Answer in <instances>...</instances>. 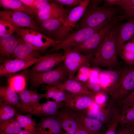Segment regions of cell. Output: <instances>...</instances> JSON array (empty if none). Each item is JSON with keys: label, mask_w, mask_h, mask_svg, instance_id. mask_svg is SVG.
<instances>
[{"label": "cell", "mask_w": 134, "mask_h": 134, "mask_svg": "<svg viewBox=\"0 0 134 134\" xmlns=\"http://www.w3.org/2000/svg\"><path fill=\"white\" fill-rule=\"evenodd\" d=\"M52 2L58 3L72 6L78 5L82 2V0H55Z\"/></svg>", "instance_id": "7bdbcfd3"}, {"label": "cell", "mask_w": 134, "mask_h": 134, "mask_svg": "<svg viewBox=\"0 0 134 134\" xmlns=\"http://www.w3.org/2000/svg\"><path fill=\"white\" fill-rule=\"evenodd\" d=\"M16 92L9 85L1 86L0 88V102L9 104L19 109L21 104L19 102L18 95Z\"/></svg>", "instance_id": "cb8c5ba5"}, {"label": "cell", "mask_w": 134, "mask_h": 134, "mask_svg": "<svg viewBox=\"0 0 134 134\" xmlns=\"http://www.w3.org/2000/svg\"><path fill=\"white\" fill-rule=\"evenodd\" d=\"M89 90L95 95L98 94H103L106 91L99 84L89 80L86 83Z\"/></svg>", "instance_id": "60d3db41"}, {"label": "cell", "mask_w": 134, "mask_h": 134, "mask_svg": "<svg viewBox=\"0 0 134 134\" xmlns=\"http://www.w3.org/2000/svg\"><path fill=\"white\" fill-rule=\"evenodd\" d=\"M43 98V94H39L37 93V91L32 90L31 105L40 103V100Z\"/></svg>", "instance_id": "ee69618b"}, {"label": "cell", "mask_w": 134, "mask_h": 134, "mask_svg": "<svg viewBox=\"0 0 134 134\" xmlns=\"http://www.w3.org/2000/svg\"><path fill=\"white\" fill-rule=\"evenodd\" d=\"M41 87L42 90H46L43 94V96L44 98H46L47 100L51 98L57 102L65 101L68 95L65 91L60 90L51 86L42 85Z\"/></svg>", "instance_id": "f1b7e54d"}, {"label": "cell", "mask_w": 134, "mask_h": 134, "mask_svg": "<svg viewBox=\"0 0 134 134\" xmlns=\"http://www.w3.org/2000/svg\"><path fill=\"white\" fill-rule=\"evenodd\" d=\"M51 1L47 0H35L33 5L30 8L33 15L36 16L38 12Z\"/></svg>", "instance_id": "ab89813d"}, {"label": "cell", "mask_w": 134, "mask_h": 134, "mask_svg": "<svg viewBox=\"0 0 134 134\" xmlns=\"http://www.w3.org/2000/svg\"><path fill=\"white\" fill-rule=\"evenodd\" d=\"M124 15L111 19L104 26L81 43L70 48L85 55L94 57L113 28L125 20Z\"/></svg>", "instance_id": "3957f363"}, {"label": "cell", "mask_w": 134, "mask_h": 134, "mask_svg": "<svg viewBox=\"0 0 134 134\" xmlns=\"http://www.w3.org/2000/svg\"><path fill=\"white\" fill-rule=\"evenodd\" d=\"M64 50L63 64L70 79L74 77L76 72L81 67L89 65L94 58L93 57L85 55L70 48Z\"/></svg>", "instance_id": "9c48e42d"}, {"label": "cell", "mask_w": 134, "mask_h": 134, "mask_svg": "<svg viewBox=\"0 0 134 134\" xmlns=\"http://www.w3.org/2000/svg\"><path fill=\"white\" fill-rule=\"evenodd\" d=\"M0 6L5 10L23 12L33 16L30 9L21 0H0Z\"/></svg>", "instance_id": "f546056e"}, {"label": "cell", "mask_w": 134, "mask_h": 134, "mask_svg": "<svg viewBox=\"0 0 134 134\" xmlns=\"http://www.w3.org/2000/svg\"><path fill=\"white\" fill-rule=\"evenodd\" d=\"M119 56L124 62L125 66L131 67L134 65V39L124 44Z\"/></svg>", "instance_id": "4316f807"}, {"label": "cell", "mask_w": 134, "mask_h": 134, "mask_svg": "<svg viewBox=\"0 0 134 134\" xmlns=\"http://www.w3.org/2000/svg\"><path fill=\"white\" fill-rule=\"evenodd\" d=\"M22 127L17 120L16 116L0 122V134H18Z\"/></svg>", "instance_id": "4dcf8cb0"}, {"label": "cell", "mask_w": 134, "mask_h": 134, "mask_svg": "<svg viewBox=\"0 0 134 134\" xmlns=\"http://www.w3.org/2000/svg\"><path fill=\"white\" fill-rule=\"evenodd\" d=\"M88 113L87 116L89 117L98 120L104 124H107L112 116V106L107 104L105 107L96 110H90Z\"/></svg>", "instance_id": "83f0119b"}, {"label": "cell", "mask_w": 134, "mask_h": 134, "mask_svg": "<svg viewBox=\"0 0 134 134\" xmlns=\"http://www.w3.org/2000/svg\"><path fill=\"white\" fill-rule=\"evenodd\" d=\"M63 22L58 18L50 19L40 23L39 32L55 37Z\"/></svg>", "instance_id": "484cf974"}, {"label": "cell", "mask_w": 134, "mask_h": 134, "mask_svg": "<svg viewBox=\"0 0 134 134\" xmlns=\"http://www.w3.org/2000/svg\"><path fill=\"white\" fill-rule=\"evenodd\" d=\"M89 65H86L81 67L78 70L75 77L73 78L76 80L84 83L87 82L89 79L91 70Z\"/></svg>", "instance_id": "74e56055"}, {"label": "cell", "mask_w": 134, "mask_h": 134, "mask_svg": "<svg viewBox=\"0 0 134 134\" xmlns=\"http://www.w3.org/2000/svg\"><path fill=\"white\" fill-rule=\"evenodd\" d=\"M109 95L107 104L113 105L126 97L134 90V65L125 66L119 79L107 90Z\"/></svg>", "instance_id": "277c9868"}, {"label": "cell", "mask_w": 134, "mask_h": 134, "mask_svg": "<svg viewBox=\"0 0 134 134\" xmlns=\"http://www.w3.org/2000/svg\"><path fill=\"white\" fill-rule=\"evenodd\" d=\"M76 111L78 121L89 134H102L104 124L89 117L83 111Z\"/></svg>", "instance_id": "ffe728a7"}, {"label": "cell", "mask_w": 134, "mask_h": 134, "mask_svg": "<svg viewBox=\"0 0 134 134\" xmlns=\"http://www.w3.org/2000/svg\"><path fill=\"white\" fill-rule=\"evenodd\" d=\"M119 23L111 30L94 57L91 63L94 66L106 67L109 69L118 67L119 64L117 59L115 34Z\"/></svg>", "instance_id": "7a4b0ae2"}, {"label": "cell", "mask_w": 134, "mask_h": 134, "mask_svg": "<svg viewBox=\"0 0 134 134\" xmlns=\"http://www.w3.org/2000/svg\"><path fill=\"white\" fill-rule=\"evenodd\" d=\"M23 3L30 8L33 5L35 0H21Z\"/></svg>", "instance_id": "c3c4849f"}, {"label": "cell", "mask_w": 134, "mask_h": 134, "mask_svg": "<svg viewBox=\"0 0 134 134\" xmlns=\"http://www.w3.org/2000/svg\"><path fill=\"white\" fill-rule=\"evenodd\" d=\"M21 28L16 26L9 22L0 19V37L12 34L16 32Z\"/></svg>", "instance_id": "8d00e7d4"}, {"label": "cell", "mask_w": 134, "mask_h": 134, "mask_svg": "<svg viewBox=\"0 0 134 134\" xmlns=\"http://www.w3.org/2000/svg\"><path fill=\"white\" fill-rule=\"evenodd\" d=\"M27 77L31 83L30 88L37 91L40 85H46L55 86L61 84L69 79L68 73L64 64L59 65L57 67L49 71L37 74H29Z\"/></svg>", "instance_id": "5b68a950"}, {"label": "cell", "mask_w": 134, "mask_h": 134, "mask_svg": "<svg viewBox=\"0 0 134 134\" xmlns=\"http://www.w3.org/2000/svg\"><path fill=\"white\" fill-rule=\"evenodd\" d=\"M64 52L47 54L42 56L28 72L29 74H37L53 69L58 66L64 60Z\"/></svg>", "instance_id": "4fadbf2b"}, {"label": "cell", "mask_w": 134, "mask_h": 134, "mask_svg": "<svg viewBox=\"0 0 134 134\" xmlns=\"http://www.w3.org/2000/svg\"><path fill=\"white\" fill-rule=\"evenodd\" d=\"M103 1L102 0H90L88 5L91 6L98 7Z\"/></svg>", "instance_id": "7dc6e473"}, {"label": "cell", "mask_w": 134, "mask_h": 134, "mask_svg": "<svg viewBox=\"0 0 134 134\" xmlns=\"http://www.w3.org/2000/svg\"><path fill=\"white\" fill-rule=\"evenodd\" d=\"M32 91V90L25 89L19 92L18 96L21 104V107L27 106L31 104Z\"/></svg>", "instance_id": "f35d334b"}, {"label": "cell", "mask_w": 134, "mask_h": 134, "mask_svg": "<svg viewBox=\"0 0 134 134\" xmlns=\"http://www.w3.org/2000/svg\"><path fill=\"white\" fill-rule=\"evenodd\" d=\"M77 128L74 134H89L78 122L77 119Z\"/></svg>", "instance_id": "bcb514c9"}, {"label": "cell", "mask_w": 134, "mask_h": 134, "mask_svg": "<svg viewBox=\"0 0 134 134\" xmlns=\"http://www.w3.org/2000/svg\"><path fill=\"white\" fill-rule=\"evenodd\" d=\"M134 124V121L131 124H130L128 125L129 126H131V125H133Z\"/></svg>", "instance_id": "816d5d0a"}, {"label": "cell", "mask_w": 134, "mask_h": 134, "mask_svg": "<svg viewBox=\"0 0 134 134\" xmlns=\"http://www.w3.org/2000/svg\"><path fill=\"white\" fill-rule=\"evenodd\" d=\"M104 2L106 6H116L122 10L126 20L134 17V0H105Z\"/></svg>", "instance_id": "d4e9b609"}, {"label": "cell", "mask_w": 134, "mask_h": 134, "mask_svg": "<svg viewBox=\"0 0 134 134\" xmlns=\"http://www.w3.org/2000/svg\"><path fill=\"white\" fill-rule=\"evenodd\" d=\"M60 124L63 134H74L77 128L76 111L64 106L56 115Z\"/></svg>", "instance_id": "5bb4252c"}, {"label": "cell", "mask_w": 134, "mask_h": 134, "mask_svg": "<svg viewBox=\"0 0 134 134\" xmlns=\"http://www.w3.org/2000/svg\"><path fill=\"white\" fill-rule=\"evenodd\" d=\"M123 68L118 67L101 71L99 75V84L105 89L106 87H109L119 79Z\"/></svg>", "instance_id": "603a6c76"}, {"label": "cell", "mask_w": 134, "mask_h": 134, "mask_svg": "<svg viewBox=\"0 0 134 134\" xmlns=\"http://www.w3.org/2000/svg\"><path fill=\"white\" fill-rule=\"evenodd\" d=\"M130 134H134V124L131 126Z\"/></svg>", "instance_id": "f907efd6"}, {"label": "cell", "mask_w": 134, "mask_h": 134, "mask_svg": "<svg viewBox=\"0 0 134 134\" xmlns=\"http://www.w3.org/2000/svg\"><path fill=\"white\" fill-rule=\"evenodd\" d=\"M133 103H134V90L125 98L113 105L122 107Z\"/></svg>", "instance_id": "b9f144b4"}, {"label": "cell", "mask_w": 134, "mask_h": 134, "mask_svg": "<svg viewBox=\"0 0 134 134\" xmlns=\"http://www.w3.org/2000/svg\"><path fill=\"white\" fill-rule=\"evenodd\" d=\"M26 75H17L10 77L9 85L16 92H20L25 89L26 84Z\"/></svg>", "instance_id": "e575fe53"}, {"label": "cell", "mask_w": 134, "mask_h": 134, "mask_svg": "<svg viewBox=\"0 0 134 134\" xmlns=\"http://www.w3.org/2000/svg\"><path fill=\"white\" fill-rule=\"evenodd\" d=\"M121 126V128L117 131L116 134H130L131 126L126 125Z\"/></svg>", "instance_id": "f6af8a7d"}, {"label": "cell", "mask_w": 134, "mask_h": 134, "mask_svg": "<svg viewBox=\"0 0 134 134\" xmlns=\"http://www.w3.org/2000/svg\"><path fill=\"white\" fill-rule=\"evenodd\" d=\"M95 95L84 94L68 95L64 106L76 111H83L88 108L95 101Z\"/></svg>", "instance_id": "2e32d148"}, {"label": "cell", "mask_w": 134, "mask_h": 134, "mask_svg": "<svg viewBox=\"0 0 134 134\" xmlns=\"http://www.w3.org/2000/svg\"><path fill=\"white\" fill-rule=\"evenodd\" d=\"M16 33L26 42L42 53L59 42L39 31L30 28H21Z\"/></svg>", "instance_id": "52a82bcc"}, {"label": "cell", "mask_w": 134, "mask_h": 134, "mask_svg": "<svg viewBox=\"0 0 134 134\" xmlns=\"http://www.w3.org/2000/svg\"><path fill=\"white\" fill-rule=\"evenodd\" d=\"M122 15H124L123 11L116 6L96 7L88 5L76 27L77 30L96 27L116 16Z\"/></svg>", "instance_id": "6da1fadb"}, {"label": "cell", "mask_w": 134, "mask_h": 134, "mask_svg": "<svg viewBox=\"0 0 134 134\" xmlns=\"http://www.w3.org/2000/svg\"><path fill=\"white\" fill-rule=\"evenodd\" d=\"M115 41L117 56L124 44L134 39V17L124 23H119L115 29Z\"/></svg>", "instance_id": "7c38bea8"}, {"label": "cell", "mask_w": 134, "mask_h": 134, "mask_svg": "<svg viewBox=\"0 0 134 134\" xmlns=\"http://www.w3.org/2000/svg\"><path fill=\"white\" fill-rule=\"evenodd\" d=\"M122 113V109L120 108H114L111 117L106 124L107 128L103 134H116L117 128L121 118Z\"/></svg>", "instance_id": "1f68e13d"}, {"label": "cell", "mask_w": 134, "mask_h": 134, "mask_svg": "<svg viewBox=\"0 0 134 134\" xmlns=\"http://www.w3.org/2000/svg\"><path fill=\"white\" fill-rule=\"evenodd\" d=\"M33 16L22 11L5 10L0 11V19L18 27L30 28L39 32V27Z\"/></svg>", "instance_id": "30bf717a"}, {"label": "cell", "mask_w": 134, "mask_h": 134, "mask_svg": "<svg viewBox=\"0 0 134 134\" xmlns=\"http://www.w3.org/2000/svg\"><path fill=\"white\" fill-rule=\"evenodd\" d=\"M110 20L94 28L81 29L70 33L59 42L52 47L48 51V54L60 49L63 50L77 46L104 26Z\"/></svg>", "instance_id": "8992f818"}, {"label": "cell", "mask_w": 134, "mask_h": 134, "mask_svg": "<svg viewBox=\"0 0 134 134\" xmlns=\"http://www.w3.org/2000/svg\"><path fill=\"white\" fill-rule=\"evenodd\" d=\"M36 128V134H63L60 124L55 116L41 117Z\"/></svg>", "instance_id": "ac0fdd59"}, {"label": "cell", "mask_w": 134, "mask_h": 134, "mask_svg": "<svg viewBox=\"0 0 134 134\" xmlns=\"http://www.w3.org/2000/svg\"><path fill=\"white\" fill-rule=\"evenodd\" d=\"M0 122L16 116L17 113L14 107L0 102Z\"/></svg>", "instance_id": "d590c367"}, {"label": "cell", "mask_w": 134, "mask_h": 134, "mask_svg": "<svg viewBox=\"0 0 134 134\" xmlns=\"http://www.w3.org/2000/svg\"><path fill=\"white\" fill-rule=\"evenodd\" d=\"M39 59H34L24 60L15 59L9 60L0 66V75L11 77L17 72L25 69L35 64Z\"/></svg>", "instance_id": "e0dca14e"}, {"label": "cell", "mask_w": 134, "mask_h": 134, "mask_svg": "<svg viewBox=\"0 0 134 134\" xmlns=\"http://www.w3.org/2000/svg\"><path fill=\"white\" fill-rule=\"evenodd\" d=\"M18 43V39L12 34L0 37V59L4 61L6 59V62L7 59L12 57Z\"/></svg>", "instance_id": "7402d4cb"}, {"label": "cell", "mask_w": 134, "mask_h": 134, "mask_svg": "<svg viewBox=\"0 0 134 134\" xmlns=\"http://www.w3.org/2000/svg\"><path fill=\"white\" fill-rule=\"evenodd\" d=\"M63 91H66L72 94H84L95 95L89 90L86 83L78 81L73 78L69 79L63 83L55 86H51Z\"/></svg>", "instance_id": "44dd1931"}, {"label": "cell", "mask_w": 134, "mask_h": 134, "mask_svg": "<svg viewBox=\"0 0 134 134\" xmlns=\"http://www.w3.org/2000/svg\"><path fill=\"white\" fill-rule=\"evenodd\" d=\"M18 43L12 57L15 59L26 60L39 59L40 51L26 42L21 37L18 38Z\"/></svg>", "instance_id": "d6986e66"}, {"label": "cell", "mask_w": 134, "mask_h": 134, "mask_svg": "<svg viewBox=\"0 0 134 134\" xmlns=\"http://www.w3.org/2000/svg\"><path fill=\"white\" fill-rule=\"evenodd\" d=\"M16 119L24 130L31 134H36L35 121L32 119L31 115L28 114L24 115L17 113Z\"/></svg>", "instance_id": "d6a6232c"}, {"label": "cell", "mask_w": 134, "mask_h": 134, "mask_svg": "<svg viewBox=\"0 0 134 134\" xmlns=\"http://www.w3.org/2000/svg\"><path fill=\"white\" fill-rule=\"evenodd\" d=\"M122 116L120 124L129 125L134 121V103L122 107Z\"/></svg>", "instance_id": "836d02e7"}, {"label": "cell", "mask_w": 134, "mask_h": 134, "mask_svg": "<svg viewBox=\"0 0 134 134\" xmlns=\"http://www.w3.org/2000/svg\"><path fill=\"white\" fill-rule=\"evenodd\" d=\"M65 104V101L57 102L48 100L44 103L22 107L19 110L23 112L28 113L37 116H54L58 113Z\"/></svg>", "instance_id": "8fae6325"}, {"label": "cell", "mask_w": 134, "mask_h": 134, "mask_svg": "<svg viewBox=\"0 0 134 134\" xmlns=\"http://www.w3.org/2000/svg\"><path fill=\"white\" fill-rule=\"evenodd\" d=\"M18 134H31L25 130H22Z\"/></svg>", "instance_id": "681fc988"}, {"label": "cell", "mask_w": 134, "mask_h": 134, "mask_svg": "<svg viewBox=\"0 0 134 134\" xmlns=\"http://www.w3.org/2000/svg\"><path fill=\"white\" fill-rule=\"evenodd\" d=\"M71 10L64 8L60 4L51 1L38 12L36 16L39 23L53 18L60 19L64 22Z\"/></svg>", "instance_id": "9a60e30c"}, {"label": "cell", "mask_w": 134, "mask_h": 134, "mask_svg": "<svg viewBox=\"0 0 134 134\" xmlns=\"http://www.w3.org/2000/svg\"><path fill=\"white\" fill-rule=\"evenodd\" d=\"M90 0H82L77 6L71 9L55 37L60 41L70 34L72 29L76 27L77 23L83 16Z\"/></svg>", "instance_id": "ba28073f"}]
</instances>
